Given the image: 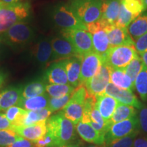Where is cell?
Instances as JSON below:
<instances>
[{
  "instance_id": "cell-5",
  "label": "cell",
  "mask_w": 147,
  "mask_h": 147,
  "mask_svg": "<svg viewBox=\"0 0 147 147\" xmlns=\"http://www.w3.org/2000/svg\"><path fill=\"white\" fill-rule=\"evenodd\" d=\"M87 97V91L84 85L76 88L71 95L70 100L61 113L75 126L82 121L84 104Z\"/></svg>"
},
{
  "instance_id": "cell-18",
  "label": "cell",
  "mask_w": 147,
  "mask_h": 147,
  "mask_svg": "<svg viewBox=\"0 0 147 147\" xmlns=\"http://www.w3.org/2000/svg\"><path fill=\"white\" fill-rule=\"evenodd\" d=\"M95 106L106 122L110 121L119 102L114 97L103 93L95 97Z\"/></svg>"
},
{
  "instance_id": "cell-51",
  "label": "cell",
  "mask_w": 147,
  "mask_h": 147,
  "mask_svg": "<svg viewBox=\"0 0 147 147\" xmlns=\"http://www.w3.org/2000/svg\"><path fill=\"white\" fill-rule=\"evenodd\" d=\"M1 41H2V39H1V38H0V46H1Z\"/></svg>"
},
{
  "instance_id": "cell-48",
  "label": "cell",
  "mask_w": 147,
  "mask_h": 147,
  "mask_svg": "<svg viewBox=\"0 0 147 147\" xmlns=\"http://www.w3.org/2000/svg\"><path fill=\"white\" fill-rule=\"evenodd\" d=\"M141 55V59H142L143 63H144V65L147 67V52L143 53Z\"/></svg>"
},
{
  "instance_id": "cell-44",
  "label": "cell",
  "mask_w": 147,
  "mask_h": 147,
  "mask_svg": "<svg viewBox=\"0 0 147 147\" xmlns=\"http://www.w3.org/2000/svg\"><path fill=\"white\" fill-rule=\"evenodd\" d=\"M133 147H147V138L140 137L136 138Z\"/></svg>"
},
{
  "instance_id": "cell-45",
  "label": "cell",
  "mask_w": 147,
  "mask_h": 147,
  "mask_svg": "<svg viewBox=\"0 0 147 147\" xmlns=\"http://www.w3.org/2000/svg\"><path fill=\"white\" fill-rule=\"evenodd\" d=\"M57 147H83V144L80 140L78 141H74L72 142L69 143V144H66L61 146Z\"/></svg>"
},
{
  "instance_id": "cell-32",
  "label": "cell",
  "mask_w": 147,
  "mask_h": 147,
  "mask_svg": "<svg viewBox=\"0 0 147 147\" xmlns=\"http://www.w3.org/2000/svg\"><path fill=\"white\" fill-rule=\"evenodd\" d=\"M135 88L140 98L144 102L147 101V67H143L142 71L138 75L135 81Z\"/></svg>"
},
{
  "instance_id": "cell-35",
  "label": "cell",
  "mask_w": 147,
  "mask_h": 147,
  "mask_svg": "<svg viewBox=\"0 0 147 147\" xmlns=\"http://www.w3.org/2000/svg\"><path fill=\"white\" fill-rule=\"evenodd\" d=\"M138 134L139 131L134 132L127 136L104 143V147H133L134 140Z\"/></svg>"
},
{
  "instance_id": "cell-26",
  "label": "cell",
  "mask_w": 147,
  "mask_h": 147,
  "mask_svg": "<svg viewBox=\"0 0 147 147\" xmlns=\"http://www.w3.org/2000/svg\"><path fill=\"white\" fill-rule=\"evenodd\" d=\"M127 31L134 42L147 33V12H143L129 25Z\"/></svg>"
},
{
  "instance_id": "cell-24",
  "label": "cell",
  "mask_w": 147,
  "mask_h": 147,
  "mask_svg": "<svg viewBox=\"0 0 147 147\" xmlns=\"http://www.w3.org/2000/svg\"><path fill=\"white\" fill-rule=\"evenodd\" d=\"M91 34L93 51L103 57L110 48L109 40L105 29L104 28L97 29L95 32L91 33Z\"/></svg>"
},
{
  "instance_id": "cell-23",
  "label": "cell",
  "mask_w": 147,
  "mask_h": 147,
  "mask_svg": "<svg viewBox=\"0 0 147 147\" xmlns=\"http://www.w3.org/2000/svg\"><path fill=\"white\" fill-rule=\"evenodd\" d=\"M110 82L122 89L133 91L135 89L134 83L127 74L124 68H111Z\"/></svg>"
},
{
  "instance_id": "cell-39",
  "label": "cell",
  "mask_w": 147,
  "mask_h": 147,
  "mask_svg": "<svg viewBox=\"0 0 147 147\" xmlns=\"http://www.w3.org/2000/svg\"><path fill=\"white\" fill-rule=\"evenodd\" d=\"M33 142L35 147H57L54 139L48 132L42 138Z\"/></svg>"
},
{
  "instance_id": "cell-36",
  "label": "cell",
  "mask_w": 147,
  "mask_h": 147,
  "mask_svg": "<svg viewBox=\"0 0 147 147\" xmlns=\"http://www.w3.org/2000/svg\"><path fill=\"white\" fill-rule=\"evenodd\" d=\"M135 18H136L132 14L125 8V7L121 3L120 10H119V14L117 18V21L115 25L117 27H123V28L127 29L129 25L131 24L132 21Z\"/></svg>"
},
{
  "instance_id": "cell-4",
  "label": "cell",
  "mask_w": 147,
  "mask_h": 147,
  "mask_svg": "<svg viewBox=\"0 0 147 147\" xmlns=\"http://www.w3.org/2000/svg\"><path fill=\"white\" fill-rule=\"evenodd\" d=\"M138 57L134 45H125L110 48L102 57L104 63L110 68H125Z\"/></svg>"
},
{
  "instance_id": "cell-9",
  "label": "cell",
  "mask_w": 147,
  "mask_h": 147,
  "mask_svg": "<svg viewBox=\"0 0 147 147\" xmlns=\"http://www.w3.org/2000/svg\"><path fill=\"white\" fill-rule=\"evenodd\" d=\"M110 73L111 68L103 63L96 74L84 84L89 96L95 97L104 93L110 81Z\"/></svg>"
},
{
  "instance_id": "cell-13",
  "label": "cell",
  "mask_w": 147,
  "mask_h": 147,
  "mask_svg": "<svg viewBox=\"0 0 147 147\" xmlns=\"http://www.w3.org/2000/svg\"><path fill=\"white\" fill-rule=\"evenodd\" d=\"M53 55L51 61H61L79 56L72 44L64 37H56L51 40Z\"/></svg>"
},
{
  "instance_id": "cell-50",
  "label": "cell",
  "mask_w": 147,
  "mask_h": 147,
  "mask_svg": "<svg viewBox=\"0 0 147 147\" xmlns=\"http://www.w3.org/2000/svg\"><path fill=\"white\" fill-rule=\"evenodd\" d=\"M142 1H143V3H144L146 10H147V0H142Z\"/></svg>"
},
{
  "instance_id": "cell-43",
  "label": "cell",
  "mask_w": 147,
  "mask_h": 147,
  "mask_svg": "<svg viewBox=\"0 0 147 147\" xmlns=\"http://www.w3.org/2000/svg\"><path fill=\"white\" fill-rule=\"evenodd\" d=\"M8 147H35L34 143L32 141L28 140L24 138L23 137H21L20 138L12 143L10 146Z\"/></svg>"
},
{
  "instance_id": "cell-31",
  "label": "cell",
  "mask_w": 147,
  "mask_h": 147,
  "mask_svg": "<svg viewBox=\"0 0 147 147\" xmlns=\"http://www.w3.org/2000/svg\"><path fill=\"white\" fill-rule=\"evenodd\" d=\"M27 113V110L17 106H12L4 111L7 118L11 123L15 127L23 126L24 119Z\"/></svg>"
},
{
  "instance_id": "cell-53",
  "label": "cell",
  "mask_w": 147,
  "mask_h": 147,
  "mask_svg": "<svg viewBox=\"0 0 147 147\" xmlns=\"http://www.w3.org/2000/svg\"><path fill=\"white\" fill-rule=\"evenodd\" d=\"M0 3H1V2H0Z\"/></svg>"
},
{
  "instance_id": "cell-12",
  "label": "cell",
  "mask_w": 147,
  "mask_h": 147,
  "mask_svg": "<svg viewBox=\"0 0 147 147\" xmlns=\"http://www.w3.org/2000/svg\"><path fill=\"white\" fill-rule=\"evenodd\" d=\"M104 93L114 97L119 103L133 106V107L140 110L144 105L140 102L133 91L129 90L122 89L116 87L112 82H109L106 86Z\"/></svg>"
},
{
  "instance_id": "cell-15",
  "label": "cell",
  "mask_w": 147,
  "mask_h": 147,
  "mask_svg": "<svg viewBox=\"0 0 147 147\" xmlns=\"http://www.w3.org/2000/svg\"><path fill=\"white\" fill-rule=\"evenodd\" d=\"M110 48L125 45H134L135 42L129 34L127 29L108 25L105 27Z\"/></svg>"
},
{
  "instance_id": "cell-52",
  "label": "cell",
  "mask_w": 147,
  "mask_h": 147,
  "mask_svg": "<svg viewBox=\"0 0 147 147\" xmlns=\"http://www.w3.org/2000/svg\"><path fill=\"white\" fill-rule=\"evenodd\" d=\"M1 4H2V3H0V7H1Z\"/></svg>"
},
{
  "instance_id": "cell-1",
  "label": "cell",
  "mask_w": 147,
  "mask_h": 147,
  "mask_svg": "<svg viewBox=\"0 0 147 147\" xmlns=\"http://www.w3.org/2000/svg\"><path fill=\"white\" fill-rule=\"evenodd\" d=\"M47 127L57 147L72 142L76 138V126L61 112L48 119Z\"/></svg>"
},
{
  "instance_id": "cell-17",
  "label": "cell",
  "mask_w": 147,
  "mask_h": 147,
  "mask_svg": "<svg viewBox=\"0 0 147 147\" xmlns=\"http://www.w3.org/2000/svg\"><path fill=\"white\" fill-rule=\"evenodd\" d=\"M47 121H41L29 126L14 127V131L20 136L32 142H35L42 138L47 134Z\"/></svg>"
},
{
  "instance_id": "cell-25",
  "label": "cell",
  "mask_w": 147,
  "mask_h": 147,
  "mask_svg": "<svg viewBox=\"0 0 147 147\" xmlns=\"http://www.w3.org/2000/svg\"><path fill=\"white\" fill-rule=\"evenodd\" d=\"M50 97L47 93L45 94L30 97V98H23L18 106L27 111H33L47 108L49 106Z\"/></svg>"
},
{
  "instance_id": "cell-27",
  "label": "cell",
  "mask_w": 147,
  "mask_h": 147,
  "mask_svg": "<svg viewBox=\"0 0 147 147\" xmlns=\"http://www.w3.org/2000/svg\"><path fill=\"white\" fill-rule=\"evenodd\" d=\"M136 115H137V110L135 108L119 103L110 121L113 125L121 121L131 119Z\"/></svg>"
},
{
  "instance_id": "cell-42",
  "label": "cell",
  "mask_w": 147,
  "mask_h": 147,
  "mask_svg": "<svg viewBox=\"0 0 147 147\" xmlns=\"http://www.w3.org/2000/svg\"><path fill=\"white\" fill-rule=\"evenodd\" d=\"M3 111H0V130H13L14 127L10 122Z\"/></svg>"
},
{
  "instance_id": "cell-28",
  "label": "cell",
  "mask_w": 147,
  "mask_h": 147,
  "mask_svg": "<svg viewBox=\"0 0 147 147\" xmlns=\"http://www.w3.org/2000/svg\"><path fill=\"white\" fill-rule=\"evenodd\" d=\"M47 84L45 80H37L29 82L23 87L22 96L23 98H30L45 94Z\"/></svg>"
},
{
  "instance_id": "cell-38",
  "label": "cell",
  "mask_w": 147,
  "mask_h": 147,
  "mask_svg": "<svg viewBox=\"0 0 147 147\" xmlns=\"http://www.w3.org/2000/svg\"><path fill=\"white\" fill-rule=\"evenodd\" d=\"M72 94V93H71ZM71 94L67 95L65 96L58 97V98H54V97H50L49 104V109L53 113L59 111V110H62L70 100Z\"/></svg>"
},
{
  "instance_id": "cell-2",
  "label": "cell",
  "mask_w": 147,
  "mask_h": 147,
  "mask_svg": "<svg viewBox=\"0 0 147 147\" xmlns=\"http://www.w3.org/2000/svg\"><path fill=\"white\" fill-rule=\"evenodd\" d=\"M102 2L103 0H71L67 4L77 18L86 26L100 19Z\"/></svg>"
},
{
  "instance_id": "cell-10",
  "label": "cell",
  "mask_w": 147,
  "mask_h": 147,
  "mask_svg": "<svg viewBox=\"0 0 147 147\" xmlns=\"http://www.w3.org/2000/svg\"><path fill=\"white\" fill-rule=\"evenodd\" d=\"M104 59L101 55L97 54L94 51L81 57V67L79 77L80 86L84 85L88 80L96 74Z\"/></svg>"
},
{
  "instance_id": "cell-20",
  "label": "cell",
  "mask_w": 147,
  "mask_h": 147,
  "mask_svg": "<svg viewBox=\"0 0 147 147\" xmlns=\"http://www.w3.org/2000/svg\"><path fill=\"white\" fill-rule=\"evenodd\" d=\"M33 55L40 65H45L49 63L53 55L51 41L42 39L38 42L34 48Z\"/></svg>"
},
{
  "instance_id": "cell-19",
  "label": "cell",
  "mask_w": 147,
  "mask_h": 147,
  "mask_svg": "<svg viewBox=\"0 0 147 147\" xmlns=\"http://www.w3.org/2000/svg\"><path fill=\"white\" fill-rule=\"evenodd\" d=\"M77 134L86 142L96 145H103L105 142V137L95 130L89 123L82 121L76 125Z\"/></svg>"
},
{
  "instance_id": "cell-6",
  "label": "cell",
  "mask_w": 147,
  "mask_h": 147,
  "mask_svg": "<svg viewBox=\"0 0 147 147\" xmlns=\"http://www.w3.org/2000/svg\"><path fill=\"white\" fill-rule=\"evenodd\" d=\"M62 36L72 44L77 54L82 57L93 52L91 34L86 29H74L62 30Z\"/></svg>"
},
{
  "instance_id": "cell-46",
  "label": "cell",
  "mask_w": 147,
  "mask_h": 147,
  "mask_svg": "<svg viewBox=\"0 0 147 147\" xmlns=\"http://www.w3.org/2000/svg\"><path fill=\"white\" fill-rule=\"evenodd\" d=\"M5 78H6V75L2 70L0 69V89L3 87L5 83Z\"/></svg>"
},
{
  "instance_id": "cell-3",
  "label": "cell",
  "mask_w": 147,
  "mask_h": 147,
  "mask_svg": "<svg viewBox=\"0 0 147 147\" xmlns=\"http://www.w3.org/2000/svg\"><path fill=\"white\" fill-rule=\"evenodd\" d=\"M29 13L30 5L27 3L1 4L0 7V33L2 34L14 24L23 21L28 17Z\"/></svg>"
},
{
  "instance_id": "cell-40",
  "label": "cell",
  "mask_w": 147,
  "mask_h": 147,
  "mask_svg": "<svg viewBox=\"0 0 147 147\" xmlns=\"http://www.w3.org/2000/svg\"><path fill=\"white\" fill-rule=\"evenodd\" d=\"M134 47L138 54L142 55L147 52V33L139 38L134 43Z\"/></svg>"
},
{
  "instance_id": "cell-7",
  "label": "cell",
  "mask_w": 147,
  "mask_h": 147,
  "mask_svg": "<svg viewBox=\"0 0 147 147\" xmlns=\"http://www.w3.org/2000/svg\"><path fill=\"white\" fill-rule=\"evenodd\" d=\"M34 32L32 27L25 22L21 21L10 27L2 33L1 39L10 45H25L32 40Z\"/></svg>"
},
{
  "instance_id": "cell-21",
  "label": "cell",
  "mask_w": 147,
  "mask_h": 147,
  "mask_svg": "<svg viewBox=\"0 0 147 147\" xmlns=\"http://www.w3.org/2000/svg\"><path fill=\"white\" fill-rule=\"evenodd\" d=\"M121 0H103L100 19L109 25H115L118 18Z\"/></svg>"
},
{
  "instance_id": "cell-14",
  "label": "cell",
  "mask_w": 147,
  "mask_h": 147,
  "mask_svg": "<svg viewBox=\"0 0 147 147\" xmlns=\"http://www.w3.org/2000/svg\"><path fill=\"white\" fill-rule=\"evenodd\" d=\"M66 61L67 59L57 61L49 66L44 78L47 84H69L66 71Z\"/></svg>"
},
{
  "instance_id": "cell-47",
  "label": "cell",
  "mask_w": 147,
  "mask_h": 147,
  "mask_svg": "<svg viewBox=\"0 0 147 147\" xmlns=\"http://www.w3.org/2000/svg\"><path fill=\"white\" fill-rule=\"evenodd\" d=\"M0 2L3 5H10L19 2V0H0Z\"/></svg>"
},
{
  "instance_id": "cell-16",
  "label": "cell",
  "mask_w": 147,
  "mask_h": 147,
  "mask_svg": "<svg viewBox=\"0 0 147 147\" xmlns=\"http://www.w3.org/2000/svg\"><path fill=\"white\" fill-rule=\"evenodd\" d=\"M23 87H10L0 92V111L19 105L23 100Z\"/></svg>"
},
{
  "instance_id": "cell-34",
  "label": "cell",
  "mask_w": 147,
  "mask_h": 147,
  "mask_svg": "<svg viewBox=\"0 0 147 147\" xmlns=\"http://www.w3.org/2000/svg\"><path fill=\"white\" fill-rule=\"evenodd\" d=\"M144 66V64L143 63L142 59L138 57L132 60L129 64L124 68L126 74L130 77L134 84H135L136 79L138 75L142 71Z\"/></svg>"
},
{
  "instance_id": "cell-29",
  "label": "cell",
  "mask_w": 147,
  "mask_h": 147,
  "mask_svg": "<svg viewBox=\"0 0 147 147\" xmlns=\"http://www.w3.org/2000/svg\"><path fill=\"white\" fill-rule=\"evenodd\" d=\"M52 112L49 109V108L38 110L27 111L23 121V126H29L36 124L41 121H47L51 117Z\"/></svg>"
},
{
  "instance_id": "cell-8",
  "label": "cell",
  "mask_w": 147,
  "mask_h": 147,
  "mask_svg": "<svg viewBox=\"0 0 147 147\" xmlns=\"http://www.w3.org/2000/svg\"><path fill=\"white\" fill-rule=\"evenodd\" d=\"M53 19L57 26L63 30L74 29H86L80 20L75 15L70 7L67 4L58 5L53 13Z\"/></svg>"
},
{
  "instance_id": "cell-11",
  "label": "cell",
  "mask_w": 147,
  "mask_h": 147,
  "mask_svg": "<svg viewBox=\"0 0 147 147\" xmlns=\"http://www.w3.org/2000/svg\"><path fill=\"white\" fill-rule=\"evenodd\" d=\"M140 123L138 116L113 124L105 136V142L127 136L134 132L139 131Z\"/></svg>"
},
{
  "instance_id": "cell-49",
  "label": "cell",
  "mask_w": 147,
  "mask_h": 147,
  "mask_svg": "<svg viewBox=\"0 0 147 147\" xmlns=\"http://www.w3.org/2000/svg\"><path fill=\"white\" fill-rule=\"evenodd\" d=\"M87 147H104V144L103 145H93V146H89Z\"/></svg>"
},
{
  "instance_id": "cell-33",
  "label": "cell",
  "mask_w": 147,
  "mask_h": 147,
  "mask_svg": "<svg viewBox=\"0 0 147 147\" xmlns=\"http://www.w3.org/2000/svg\"><path fill=\"white\" fill-rule=\"evenodd\" d=\"M121 3L136 18L146 10L142 0H121Z\"/></svg>"
},
{
  "instance_id": "cell-41",
  "label": "cell",
  "mask_w": 147,
  "mask_h": 147,
  "mask_svg": "<svg viewBox=\"0 0 147 147\" xmlns=\"http://www.w3.org/2000/svg\"><path fill=\"white\" fill-rule=\"evenodd\" d=\"M138 119L140 127L142 129L143 131L147 133V107L144 106L140 110Z\"/></svg>"
},
{
  "instance_id": "cell-30",
  "label": "cell",
  "mask_w": 147,
  "mask_h": 147,
  "mask_svg": "<svg viewBox=\"0 0 147 147\" xmlns=\"http://www.w3.org/2000/svg\"><path fill=\"white\" fill-rule=\"evenodd\" d=\"M75 89L70 84H47L46 93L50 97L58 98L71 94Z\"/></svg>"
},
{
  "instance_id": "cell-22",
  "label": "cell",
  "mask_w": 147,
  "mask_h": 147,
  "mask_svg": "<svg viewBox=\"0 0 147 147\" xmlns=\"http://www.w3.org/2000/svg\"><path fill=\"white\" fill-rule=\"evenodd\" d=\"M81 67V57L77 56L68 59L66 61V71L69 84L74 88L80 86L79 77Z\"/></svg>"
},
{
  "instance_id": "cell-37",
  "label": "cell",
  "mask_w": 147,
  "mask_h": 147,
  "mask_svg": "<svg viewBox=\"0 0 147 147\" xmlns=\"http://www.w3.org/2000/svg\"><path fill=\"white\" fill-rule=\"evenodd\" d=\"M21 136L13 130H0V147H8Z\"/></svg>"
}]
</instances>
